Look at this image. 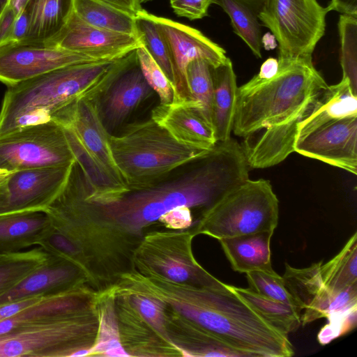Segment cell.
<instances>
[{
  "instance_id": "1",
  "label": "cell",
  "mask_w": 357,
  "mask_h": 357,
  "mask_svg": "<svg viewBox=\"0 0 357 357\" xmlns=\"http://www.w3.org/2000/svg\"><path fill=\"white\" fill-rule=\"evenodd\" d=\"M271 79L255 75L238 87L232 131L243 138L248 165H276L294 152L297 127L328 84L312 60L278 61Z\"/></svg>"
},
{
  "instance_id": "2",
  "label": "cell",
  "mask_w": 357,
  "mask_h": 357,
  "mask_svg": "<svg viewBox=\"0 0 357 357\" xmlns=\"http://www.w3.org/2000/svg\"><path fill=\"white\" fill-rule=\"evenodd\" d=\"M135 62L131 52L114 61L65 66L8 86L0 110V136L49 121L77 100H99Z\"/></svg>"
},
{
  "instance_id": "3",
  "label": "cell",
  "mask_w": 357,
  "mask_h": 357,
  "mask_svg": "<svg viewBox=\"0 0 357 357\" xmlns=\"http://www.w3.org/2000/svg\"><path fill=\"white\" fill-rule=\"evenodd\" d=\"M51 120L64 130L89 199L105 202L130 191L114 161L98 100H77Z\"/></svg>"
},
{
  "instance_id": "4",
  "label": "cell",
  "mask_w": 357,
  "mask_h": 357,
  "mask_svg": "<svg viewBox=\"0 0 357 357\" xmlns=\"http://www.w3.org/2000/svg\"><path fill=\"white\" fill-rule=\"evenodd\" d=\"M112 153L130 190L156 184L174 169L205 156L199 149L176 141L151 118L128 125L109 135Z\"/></svg>"
},
{
  "instance_id": "5",
  "label": "cell",
  "mask_w": 357,
  "mask_h": 357,
  "mask_svg": "<svg viewBox=\"0 0 357 357\" xmlns=\"http://www.w3.org/2000/svg\"><path fill=\"white\" fill-rule=\"evenodd\" d=\"M279 201L269 181L248 179L206 208L199 231L218 240L274 231Z\"/></svg>"
},
{
  "instance_id": "6",
  "label": "cell",
  "mask_w": 357,
  "mask_h": 357,
  "mask_svg": "<svg viewBox=\"0 0 357 357\" xmlns=\"http://www.w3.org/2000/svg\"><path fill=\"white\" fill-rule=\"evenodd\" d=\"M261 26L268 28L279 45L278 61L312 60L325 33L330 10L317 0H256Z\"/></svg>"
},
{
  "instance_id": "7",
  "label": "cell",
  "mask_w": 357,
  "mask_h": 357,
  "mask_svg": "<svg viewBox=\"0 0 357 357\" xmlns=\"http://www.w3.org/2000/svg\"><path fill=\"white\" fill-rule=\"evenodd\" d=\"M0 155L13 170L66 166L75 162L63 127L53 120L1 135Z\"/></svg>"
},
{
  "instance_id": "8",
  "label": "cell",
  "mask_w": 357,
  "mask_h": 357,
  "mask_svg": "<svg viewBox=\"0 0 357 357\" xmlns=\"http://www.w3.org/2000/svg\"><path fill=\"white\" fill-rule=\"evenodd\" d=\"M116 59L107 54L73 52L48 44H7L0 47V82L10 86L65 66Z\"/></svg>"
},
{
  "instance_id": "9",
  "label": "cell",
  "mask_w": 357,
  "mask_h": 357,
  "mask_svg": "<svg viewBox=\"0 0 357 357\" xmlns=\"http://www.w3.org/2000/svg\"><path fill=\"white\" fill-rule=\"evenodd\" d=\"M73 310L44 315L0 335V357L61 356L63 347L79 334Z\"/></svg>"
},
{
  "instance_id": "10",
  "label": "cell",
  "mask_w": 357,
  "mask_h": 357,
  "mask_svg": "<svg viewBox=\"0 0 357 357\" xmlns=\"http://www.w3.org/2000/svg\"><path fill=\"white\" fill-rule=\"evenodd\" d=\"M151 17L169 50L174 75L173 100H191L186 79L188 65L194 60L203 59L215 68L229 58L222 47L198 29L153 14Z\"/></svg>"
},
{
  "instance_id": "11",
  "label": "cell",
  "mask_w": 357,
  "mask_h": 357,
  "mask_svg": "<svg viewBox=\"0 0 357 357\" xmlns=\"http://www.w3.org/2000/svg\"><path fill=\"white\" fill-rule=\"evenodd\" d=\"M75 163L14 171L6 183L8 213L45 212L67 184Z\"/></svg>"
},
{
  "instance_id": "12",
  "label": "cell",
  "mask_w": 357,
  "mask_h": 357,
  "mask_svg": "<svg viewBox=\"0 0 357 357\" xmlns=\"http://www.w3.org/2000/svg\"><path fill=\"white\" fill-rule=\"evenodd\" d=\"M294 152L357 174V116L324 124L296 139Z\"/></svg>"
},
{
  "instance_id": "13",
  "label": "cell",
  "mask_w": 357,
  "mask_h": 357,
  "mask_svg": "<svg viewBox=\"0 0 357 357\" xmlns=\"http://www.w3.org/2000/svg\"><path fill=\"white\" fill-rule=\"evenodd\" d=\"M150 118L183 144L208 150L218 142L211 121L195 100L159 104L151 110Z\"/></svg>"
},
{
  "instance_id": "14",
  "label": "cell",
  "mask_w": 357,
  "mask_h": 357,
  "mask_svg": "<svg viewBox=\"0 0 357 357\" xmlns=\"http://www.w3.org/2000/svg\"><path fill=\"white\" fill-rule=\"evenodd\" d=\"M45 44L73 52L107 54L119 59L144 45L142 37L91 26L73 12L62 31Z\"/></svg>"
},
{
  "instance_id": "15",
  "label": "cell",
  "mask_w": 357,
  "mask_h": 357,
  "mask_svg": "<svg viewBox=\"0 0 357 357\" xmlns=\"http://www.w3.org/2000/svg\"><path fill=\"white\" fill-rule=\"evenodd\" d=\"M139 66L131 67L121 74L101 97L102 114L110 127L125 119L153 92Z\"/></svg>"
},
{
  "instance_id": "16",
  "label": "cell",
  "mask_w": 357,
  "mask_h": 357,
  "mask_svg": "<svg viewBox=\"0 0 357 357\" xmlns=\"http://www.w3.org/2000/svg\"><path fill=\"white\" fill-rule=\"evenodd\" d=\"M357 116V95L347 79L326 87L301 119L296 139L317 128L337 119Z\"/></svg>"
},
{
  "instance_id": "17",
  "label": "cell",
  "mask_w": 357,
  "mask_h": 357,
  "mask_svg": "<svg viewBox=\"0 0 357 357\" xmlns=\"http://www.w3.org/2000/svg\"><path fill=\"white\" fill-rule=\"evenodd\" d=\"M273 232L264 231L220 239L233 270L241 273L273 271L270 250Z\"/></svg>"
},
{
  "instance_id": "18",
  "label": "cell",
  "mask_w": 357,
  "mask_h": 357,
  "mask_svg": "<svg viewBox=\"0 0 357 357\" xmlns=\"http://www.w3.org/2000/svg\"><path fill=\"white\" fill-rule=\"evenodd\" d=\"M211 121L217 142L229 139L233 129L238 86L230 59L213 68Z\"/></svg>"
},
{
  "instance_id": "19",
  "label": "cell",
  "mask_w": 357,
  "mask_h": 357,
  "mask_svg": "<svg viewBox=\"0 0 357 357\" xmlns=\"http://www.w3.org/2000/svg\"><path fill=\"white\" fill-rule=\"evenodd\" d=\"M30 26L21 44H45L65 27L73 12V0H29Z\"/></svg>"
},
{
  "instance_id": "20",
  "label": "cell",
  "mask_w": 357,
  "mask_h": 357,
  "mask_svg": "<svg viewBox=\"0 0 357 357\" xmlns=\"http://www.w3.org/2000/svg\"><path fill=\"white\" fill-rule=\"evenodd\" d=\"M73 13L91 26L142 37L135 15L101 1L73 0Z\"/></svg>"
},
{
  "instance_id": "21",
  "label": "cell",
  "mask_w": 357,
  "mask_h": 357,
  "mask_svg": "<svg viewBox=\"0 0 357 357\" xmlns=\"http://www.w3.org/2000/svg\"><path fill=\"white\" fill-rule=\"evenodd\" d=\"M252 310L274 328L288 335L301 325L298 307L264 297L251 289L227 284Z\"/></svg>"
},
{
  "instance_id": "22",
  "label": "cell",
  "mask_w": 357,
  "mask_h": 357,
  "mask_svg": "<svg viewBox=\"0 0 357 357\" xmlns=\"http://www.w3.org/2000/svg\"><path fill=\"white\" fill-rule=\"evenodd\" d=\"M228 15L234 33L250 47L255 56L261 57V24L257 16L256 0H215Z\"/></svg>"
},
{
  "instance_id": "23",
  "label": "cell",
  "mask_w": 357,
  "mask_h": 357,
  "mask_svg": "<svg viewBox=\"0 0 357 357\" xmlns=\"http://www.w3.org/2000/svg\"><path fill=\"white\" fill-rule=\"evenodd\" d=\"M72 271L67 266H50L47 262L0 295V305L40 293H49L67 282Z\"/></svg>"
},
{
  "instance_id": "24",
  "label": "cell",
  "mask_w": 357,
  "mask_h": 357,
  "mask_svg": "<svg viewBox=\"0 0 357 357\" xmlns=\"http://www.w3.org/2000/svg\"><path fill=\"white\" fill-rule=\"evenodd\" d=\"M320 274L324 285L333 291L357 284L356 232L333 258L325 264L322 263Z\"/></svg>"
},
{
  "instance_id": "25",
  "label": "cell",
  "mask_w": 357,
  "mask_h": 357,
  "mask_svg": "<svg viewBox=\"0 0 357 357\" xmlns=\"http://www.w3.org/2000/svg\"><path fill=\"white\" fill-rule=\"evenodd\" d=\"M322 261L303 268L285 264L283 278L285 286L301 310L310 307L324 293L320 267Z\"/></svg>"
},
{
  "instance_id": "26",
  "label": "cell",
  "mask_w": 357,
  "mask_h": 357,
  "mask_svg": "<svg viewBox=\"0 0 357 357\" xmlns=\"http://www.w3.org/2000/svg\"><path fill=\"white\" fill-rule=\"evenodd\" d=\"M77 301L65 293H48L41 301L20 311L16 314L0 321V335L36 318L69 311L77 307Z\"/></svg>"
},
{
  "instance_id": "27",
  "label": "cell",
  "mask_w": 357,
  "mask_h": 357,
  "mask_svg": "<svg viewBox=\"0 0 357 357\" xmlns=\"http://www.w3.org/2000/svg\"><path fill=\"white\" fill-rule=\"evenodd\" d=\"M135 19L144 46L174 86V75L169 50L151 13L142 8L135 14Z\"/></svg>"
},
{
  "instance_id": "28",
  "label": "cell",
  "mask_w": 357,
  "mask_h": 357,
  "mask_svg": "<svg viewBox=\"0 0 357 357\" xmlns=\"http://www.w3.org/2000/svg\"><path fill=\"white\" fill-rule=\"evenodd\" d=\"M48 262L47 254L40 250L18 252L0 262V295Z\"/></svg>"
},
{
  "instance_id": "29",
  "label": "cell",
  "mask_w": 357,
  "mask_h": 357,
  "mask_svg": "<svg viewBox=\"0 0 357 357\" xmlns=\"http://www.w3.org/2000/svg\"><path fill=\"white\" fill-rule=\"evenodd\" d=\"M49 224L45 211L0 215V242L27 239L46 229Z\"/></svg>"
},
{
  "instance_id": "30",
  "label": "cell",
  "mask_w": 357,
  "mask_h": 357,
  "mask_svg": "<svg viewBox=\"0 0 357 357\" xmlns=\"http://www.w3.org/2000/svg\"><path fill=\"white\" fill-rule=\"evenodd\" d=\"M342 78L357 95V16L341 14L338 22Z\"/></svg>"
},
{
  "instance_id": "31",
  "label": "cell",
  "mask_w": 357,
  "mask_h": 357,
  "mask_svg": "<svg viewBox=\"0 0 357 357\" xmlns=\"http://www.w3.org/2000/svg\"><path fill=\"white\" fill-rule=\"evenodd\" d=\"M213 68L207 61L196 59L191 61L186 69V79L191 100L200 104L211 121L213 96Z\"/></svg>"
},
{
  "instance_id": "32",
  "label": "cell",
  "mask_w": 357,
  "mask_h": 357,
  "mask_svg": "<svg viewBox=\"0 0 357 357\" xmlns=\"http://www.w3.org/2000/svg\"><path fill=\"white\" fill-rule=\"evenodd\" d=\"M245 275L249 288L252 291L271 300L292 305L301 310L285 286L283 278L274 270L254 271Z\"/></svg>"
},
{
  "instance_id": "33",
  "label": "cell",
  "mask_w": 357,
  "mask_h": 357,
  "mask_svg": "<svg viewBox=\"0 0 357 357\" xmlns=\"http://www.w3.org/2000/svg\"><path fill=\"white\" fill-rule=\"evenodd\" d=\"M137 63L146 82L155 91L160 104L170 103L174 98L172 82L143 45L135 50Z\"/></svg>"
},
{
  "instance_id": "34",
  "label": "cell",
  "mask_w": 357,
  "mask_h": 357,
  "mask_svg": "<svg viewBox=\"0 0 357 357\" xmlns=\"http://www.w3.org/2000/svg\"><path fill=\"white\" fill-rule=\"evenodd\" d=\"M90 351L91 354L102 353L108 356H130L119 342L117 327L109 311L102 315L98 340Z\"/></svg>"
},
{
  "instance_id": "35",
  "label": "cell",
  "mask_w": 357,
  "mask_h": 357,
  "mask_svg": "<svg viewBox=\"0 0 357 357\" xmlns=\"http://www.w3.org/2000/svg\"><path fill=\"white\" fill-rule=\"evenodd\" d=\"M329 323L320 331L318 340L327 344L333 339L350 331L356 323V309L328 317Z\"/></svg>"
},
{
  "instance_id": "36",
  "label": "cell",
  "mask_w": 357,
  "mask_h": 357,
  "mask_svg": "<svg viewBox=\"0 0 357 357\" xmlns=\"http://www.w3.org/2000/svg\"><path fill=\"white\" fill-rule=\"evenodd\" d=\"M174 13L190 20L208 16L209 6L215 0H169Z\"/></svg>"
},
{
  "instance_id": "37",
  "label": "cell",
  "mask_w": 357,
  "mask_h": 357,
  "mask_svg": "<svg viewBox=\"0 0 357 357\" xmlns=\"http://www.w3.org/2000/svg\"><path fill=\"white\" fill-rule=\"evenodd\" d=\"M133 302L150 324L157 328H161L163 320L162 312L157 301L149 298L137 296L133 298Z\"/></svg>"
},
{
  "instance_id": "38",
  "label": "cell",
  "mask_w": 357,
  "mask_h": 357,
  "mask_svg": "<svg viewBox=\"0 0 357 357\" xmlns=\"http://www.w3.org/2000/svg\"><path fill=\"white\" fill-rule=\"evenodd\" d=\"M48 293H40L34 294L0 305V321L12 317L20 311L39 302Z\"/></svg>"
},
{
  "instance_id": "39",
  "label": "cell",
  "mask_w": 357,
  "mask_h": 357,
  "mask_svg": "<svg viewBox=\"0 0 357 357\" xmlns=\"http://www.w3.org/2000/svg\"><path fill=\"white\" fill-rule=\"evenodd\" d=\"M29 26L30 9L27 2L23 10L16 16L10 40L8 44L23 43L26 39Z\"/></svg>"
},
{
  "instance_id": "40",
  "label": "cell",
  "mask_w": 357,
  "mask_h": 357,
  "mask_svg": "<svg viewBox=\"0 0 357 357\" xmlns=\"http://www.w3.org/2000/svg\"><path fill=\"white\" fill-rule=\"evenodd\" d=\"M160 219L173 228H183L189 226L192 216L189 207L178 206L164 214Z\"/></svg>"
},
{
  "instance_id": "41",
  "label": "cell",
  "mask_w": 357,
  "mask_h": 357,
  "mask_svg": "<svg viewBox=\"0 0 357 357\" xmlns=\"http://www.w3.org/2000/svg\"><path fill=\"white\" fill-rule=\"evenodd\" d=\"M16 16L9 4L0 15V47L8 43Z\"/></svg>"
},
{
  "instance_id": "42",
  "label": "cell",
  "mask_w": 357,
  "mask_h": 357,
  "mask_svg": "<svg viewBox=\"0 0 357 357\" xmlns=\"http://www.w3.org/2000/svg\"><path fill=\"white\" fill-rule=\"evenodd\" d=\"M328 7L330 11L357 16V0H331Z\"/></svg>"
},
{
  "instance_id": "43",
  "label": "cell",
  "mask_w": 357,
  "mask_h": 357,
  "mask_svg": "<svg viewBox=\"0 0 357 357\" xmlns=\"http://www.w3.org/2000/svg\"><path fill=\"white\" fill-rule=\"evenodd\" d=\"M48 241L52 247L66 254H73L76 251L71 241L62 234H52Z\"/></svg>"
},
{
  "instance_id": "44",
  "label": "cell",
  "mask_w": 357,
  "mask_h": 357,
  "mask_svg": "<svg viewBox=\"0 0 357 357\" xmlns=\"http://www.w3.org/2000/svg\"><path fill=\"white\" fill-rule=\"evenodd\" d=\"M109 4L112 6L118 8L121 10L126 11L130 14H135L142 9L139 0H99Z\"/></svg>"
},
{
  "instance_id": "45",
  "label": "cell",
  "mask_w": 357,
  "mask_h": 357,
  "mask_svg": "<svg viewBox=\"0 0 357 357\" xmlns=\"http://www.w3.org/2000/svg\"><path fill=\"white\" fill-rule=\"evenodd\" d=\"M279 69L278 61L275 58L267 59L261 66L257 75L260 79H268L274 77Z\"/></svg>"
},
{
  "instance_id": "46",
  "label": "cell",
  "mask_w": 357,
  "mask_h": 357,
  "mask_svg": "<svg viewBox=\"0 0 357 357\" xmlns=\"http://www.w3.org/2000/svg\"><path fill=\"white\" fill-rule=\"evenodd\" d=\"M6 183L0 185V215L10 214L7 209L8 192Z\"/></svg>"
},
{
  "instance_id": "47",
  "label": "cell",
  "mask_w": 357,
  "mask_h": 357,
  "mask_svg": "<svg viewBox=\"0 0 357 357\" xmlns=\"http://www.w3.org/2000/svg\"><path fill=\"white\" fill-rule=\"evenodd\" d=\"M261 43L262 45L267 50L274 49L277 45L276 40L274 36L270 33H266L262 36Z\"/></svg>"
},
{
  "instance_id": "48",
  "label": "cell",
  "mask_w": 357,
  "mask_h": 357,
  "mask_svg": "<svg viewBox=\"0 0 357 357\" xmlns=\"http://www.w3.org/2000/svg\"><path fill=\"white\" fill-rule=\"evenodd\" d=\"M29 0H10L9 5L14 9L17 15L25 7Z\"/></svg>"
},
{
  "instance_id": "49",
  "label": "cell",
  "mask_w": 357,
  "mask_h": 357,
  "mask_svg": "<svg viewBox=\"0 0 357 357\" xmlns=\"http://www.w3.org/2000/svg\"><path fill=\"white\" fill-rule=\"evenodd\" d=\"M91 354L90 349H82L75 351H70L67 356L75 357V356H85Z\"/></svg>"
},
{
  "instance_id": "50",
  "label": "cell",
  "mask_w": 357,
  "mask_h": 357,
  "mask_svg": "<svg viewBox=\"0 0 357 357\" xmlns=\"http://www.w3.org/2000/svg\"><path fill=\"white\" fill-rule=\"evenodd\" d=\"M13 172L14 171H9L6 169L0 170V185L7 181L8 178Z\"/></svg>"
},
{
  "instance_id": "51",
  "label": "cell",
  "mask_w": 357,
  "mask_h": 357,
  "mask_svg": "<svg viewBox=\"0 0 357 357\" xmlns=\"http://www.w3.org/2000/svg\"><path fill=\"white\" fill-rule=\"evenodd\" d=\"M19 252H0V262L14 257Z\"/></svg>"
},
{
  "instance_id": "52",
  "label": "cell",
  "mask_w": 357,
  "mask_h": 357,
  "mask_svg": "<svg viewBox=\"0 0 357 357\" xmlns=\"http://www.w3.org/2000/svg\"><path fill=\"white\" fill-rule=\"evenodd\" d=\"M2 169H6L9 171H15L13 170L10 165H8V162L4 159L2 156L0 155V170Z\"/></svg>"
},
{
  "instance_id": "53",
  "label": "cell",
  "mask_w": 357,
  "mask_h": 357,
  "mask_svg": "<svg viewBox=\"0 0 357 357\" xmlns=\"http://www.w3.org/2000/svg\"><path fill=\"white\" fill-rule=\"evenodd\" d=\"M10 0H0V15L8 5Z\"/></svg>"
},
{
  "instance_id": "54",
  "label": "cell",
  "mask_w": 357,
  "mask_h": 357,
  "mask_svg": "<svg viewBox=\"0 0 357 357\" xmlns=\"http://www.w3.org/2000/svg\"><path fill=\"white\" fill-rule=\"evenodd\" d=\"M139 1L140 3L142 4V3H146V2H148V1H151V0H139Z\"/></svg>"
}]
</instances>
